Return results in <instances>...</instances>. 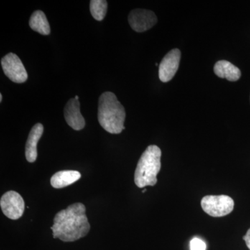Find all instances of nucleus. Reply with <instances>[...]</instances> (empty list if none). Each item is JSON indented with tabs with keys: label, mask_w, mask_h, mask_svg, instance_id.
<instances>
[{
	"label": "nucleus",
	"mask_w": 250,
	"mask_h": 250,
	"mask_svg": "<svg viewBox=\"0 0 250 250\" xmlns=\"http://www.w3.org/2000/svg\"><path fill=\"white\" fill-rule=\"evenodd\" d=\"M190 250H206L205 242L200 238H195L190 241Z\"/></svg>",
	"instance_id": "15"
},
{
	"label": "nucleus",
	"mask_w": 250,
	"mask_h": 250,
	"mask_svg": "<svg viewBox=\"0 0 250 250\" xmlns=\"http://www.w3.org/2000/svg\"><path fill=\"white\" fill-rule=\"evenodd\" d=\"M98 117L102 127L110 134H121L125 129L126 112L124 106L111 92H105L100 95Z\"/></svg>",
	"instance_id": "2"
},
{
	"label": "nucleus",
	"mask_w": 250,
	"mask_h": 250,
	"mask_svg": "<svg viewBox=\"0 0 250 250\" xmlns=\"http://www.w3.org/2000/svg\"><path fill=\"white\" fill-rule=\"evenodd\" d=\"M146 190H147V189L145 188L144 190H143V193H144V192H146Z\"/></svg>",
	"instance_id": "19"
},
{
	"label": "nucleus",
	"mask_w": 250,
	"mask_h": 250,
	"mask_svg": "<svg viewBox=\"0 0 250 250\" xmlns=\"http://www.w3.org/2000/svg\"><path fill=\"white\" fill-rule=\"evenodd\" d=\"M243 240L246 241V246L250 250V229L247 231V233L243 236Z\"/></svg>",
	"instance_id": "16"
},
{
	"label": "nucleus",
	"mask_w": 250,
	"mask_h": 250,
	"mask_svg": "<svg viewBox=\"0 0 250 250\" xmlns=\"http://www.w3.org/2000/svg\"><path fill=\"white\" fill-rule=\"evenodd\" d=\"M213 70L217 76L220 78L226 79L229 82H236L241 76L239 68L228 61H219L215 64Z\"/></svg>",
	"instance_id": "11"
},
{
	"label": "nucleus",
	"mask_w": 250,
	"mask_h": 250,
	"mask_svg": "<svg viewBox=\"0 0 250 250\" xmlns=\"http://www.w3.org/2000/svg\"><path fill=\"white\" fill-rule=\"evenodd\" d=\"M161 151L156 146H149L140 158L134 174V182L139 188L155 185L161 170Z\"/></svg>",
	"instance_id": "3"
},
{
	"label": "nucleus",
	"mask_w": 250,
	"mask_h": 250,
	"mask_svg": "<svg viewBox=\"0 0 250 250\" xmlns=\"http://www.w3.org/2000/svg\"><path fill=\"white\" fill-rule=\"evenodd\" d=\"M90 225L85 214V206L75 203L59 211L54 218V238L64 242H73L86 236Z\"/></svg>",
	"instance_id": "1"
},
{
	"label": "nucleus",
	"mask_w": 250,
	"mask_h": 250,
	"mask_svg": "<svg viewBox=\"0 0 250 250\" xmlns=\"http://www.w3.org/2000/svg\"><path fill=\"white\" fill-rule=\"evenodd\" d=\"M75 98L76 99V100H79V97L77 96V95H76V96H75Z\"/></svg>",
	"instance_id": "18"
},
{
	"label": "nucleus",
	"mask_w": 250,
	"mask_h": 250,
	"mask_svg": "<svg viewBox=\"0 0 250 250\" xmlns=\"http://www.w3.org/2000/svg\"><path fill=\"white\" fill-rule=\"evenodd\" d=\"M155 14L149 10L136 9L129 13L128 21L136 32H144L154 27L157 22Z\"/></svg>",
	"instance_id": "7"
},
{
	"label": "nucleus",
	"mask_w": 250,
	"mask_h": 250,
	"mask_svg": "<svg viewBox=\"0 0 250 250\" xmlns=\"http://www.w3.org/2000/svg\"><path fill=\"white\" fill-rule=\"evenodd\" d=\"M29 27L33 30L43 36L50 34V26L45 14L40 10L34 11L29 20Z\"/></svg>",
	"instance_id": "13"
},
{
	"label": "nucleus",
	"mask_w": 250,
	"mask_h": 250,
	"mask_svg": "<svg viewBox=\"0 0 250 250\" xmlns=\"http://www.w3.org/2000/svg\"><path fill=\"white\" fill-rule=\"evenodd\" d=\"M82 177L81 173L75 170L59 171L51 178V185L54 188H62L71 185Z\"/></svg>",
	"instance_id": "12"
},
{
	"label": "nucleus",
	"mask_w": 250,
	"mask_h": 250,
	"mask_svg": "<svg viewBox=\"0 0 250 250\" xmlns=\"http://www.w3.org/2000/svg\"><path fill=\"white\" fill-rule=\"evenodd\" d=\"M2 95L1 94H0V103H1L2 102Z\"/></svg>",
	"instance_id": "17"
},
{
	"label": "nucleus",
	"mask_w": 250,
	"mask_h": 250,
	"mask_svg": "<svg viewBox=\"0 0 250 250\" xmlns=\"http://www.w3.org/2000/svg\"><path fill=\"white\" fill-rule=\"evenodd\" d=\"M43 131V125L41 123H37L31 129L25 147V156L28 162L34 163L37 159V145Z\"/></svg>",
	"instance_id": "10"
},
{
	"label": "nucleus",
	"mask_w": 250,
	"mask_h": 250,
	"mask_svg": "<svg viewBox=\"0 0 250 250\" xmlns=\"http://www.w3.org/2000/svg\"><path fill=\"white\" fill-rule=\"evenodd\" d=\"M181 60V52L178 49L170 51L161 61L159 68V79L162 82H168L177 73Z\"/></svg>",
	"instance_id": "8"
},
{
	"label": "nucleus",
	"mask_w": 250,
	"mask_h": 250,
	"mask_svg": "<svg viewBox=\"0 0 250 250\" xmlns=\"http://www.w3.org/2000/svg\"><path fill=\"white\" fill-rule=\"evenodd\" d=\"M202 209L213 217H223L232 212L234 202L228 195H207L201 201Z\"/></svg>",
	"instance_id": "4"
},
{
	"label": "nucleus",
	"mask_w": 250,
	"mask_h": 250,
	"mask_svg": "<svg viewBox=\"0 0 250 250\" xmlns=\"http://www.w3.org/2000/svg\"><path fill=\"white\" fill-rule=\"evenodd\" d=\"M64 117L72 129L80 131L84 128L85 122L80 112V103L75 98L68 100L64 108Z\"/></svg>",
	"instance_id": "9"
},
{
	"label": "nucleus",
	"mask_w": 250,
	"mask_h": 250,
	"mask_svg": "<svg viewBox=\"0 0 250 250\" xmlns=\"http://www.w3.org/2000/svg\"><path fill=\"white\" fill-rule=\"evenodd\" d=\"M0 206L3 213L11 220H18L24 211V202L22 196L16 191H8L0 200Z\"/></svg>",
	"instance_id": "6"
},
{
	"label": "nucleus",
	"mask_w": 250,
	"mask_h": 250,
	"mask_svg": "<svg viewBox=\"0 0 250 250\" xmlns=\"http://www.w3.org/2000/svg\"><path fill=\"white\" fill-rule=\"evenodd\" d=\"M1 64L5 75L14 83H22L27 80L25 67L16 54H6L1 59Z\"/></svg>",
	"instance_id": "5"
},
{
	"label": "nucleus",
	"mask_w": 250,
	"mask_h": 250,
	"mask_svg": "<svg viewBox=\"0 0 250 250\" xmlns=\"http://www.w3.org/2000/svg\"><path fill=\"white\" fill-rule=\"evenodd\" d=\"M108 3L106 0H91L90 11L92 16L96 21H103L107 12Z\"/></svg>",
	"instance_id": "14"
}]
</instances>
